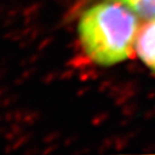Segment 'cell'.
I'll return each instance as SVG.
<instances>
[{"label":"cell","instance_id":"obj_1","mask_svg":"<svg viewBox=\"0 0 155 155\" xmlns=\"http://www.w3.org/2000/svg\"><path fill=\"white\" fill-rule=\"evenodd\" d=\"M138 16L117 0H105L82 13L77 33L85 55L99 66H113L136 53Z\"/></svg>","mask_w":155,"mask_h":155},{"label":"cell","instance_id":"obj_2","mask_svg":"<svg viewBox=\"0 0 155 155\" xmlns=\"http://www.w3.org/2000/svg\"><path fill=\"white\" fill-rule=\"evenodd\" d=\"M134 48L143 63L155 72V18L147 20L139 28Z\"/></svg>","mask_w":155,"mask_h":155},{"label":"cell","instance_id":"obj_3","mask_svg":"<svg viewBox=\"0 0 155 155\" xmlns=\"http://www.w3.org/2000/svg\"><path fill=\"white\" fill-rule=\"evenodd\" d=\"M144 20L155 18V0H117Z\"/></svg>","mask_w":155,"mask_h":155}]
</instances>
